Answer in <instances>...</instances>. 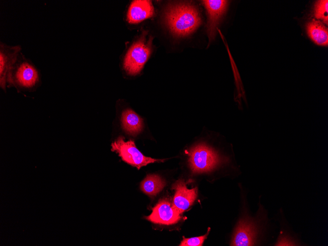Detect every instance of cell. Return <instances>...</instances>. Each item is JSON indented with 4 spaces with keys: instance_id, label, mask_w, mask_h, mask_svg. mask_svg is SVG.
<instances>
[{
    "instance_id": "obj_15",
    "label": "cell",
    "mask_w": 328,
    "mask_h": 246,
    "mask_svg": "<svg viewBox=\"0 0 328 246\" xmlns=\"http://www.w3.org/2000/svg\"><path fill=\"white\" fill-rule=\"evenodd\" d=\"M328 1L327 0H318L316 2L314 10V17L322 20L327 25L328 23Z\"/></svg>"
},
{
    "instance_id": "obj_12",
    "label": "cell",
    "mask_w": 328,
    "mask_h": 246,
    "mask_svg": "<svg viewBox=\"0 0 328 246\" xmlns=\"http://www.w3.org/2000/svg\"><path fill=\"white\" fill-rule=\"evenodd\" d=\"M306 30L309 37L316 44L321 46H328V28L321 21L312 19L307 23Z\"/></svg>"
},
{
    "instance_id": "obj_5",
    "label": "cell",
    "mask_w": 328,
    "mask_h": 246,
    "mask_svg": "<svg viewBox=\"0 0 328 246\" xmlns=\"http://www.w3.org/2000/svg\"><path fill=\"white\" fill-rule=\"evenodd\" d=\"M111 147V150L117 153L122 160L138 169L150 163L165 161V159H155L145 156L137 149L133 140L125 141L122 137H118L113 142Z\"/></svg>"
},
{
    "instance_id": "obj_9",
    "label": "cell",
    "mask_w": 328,
    "mask_h": 246,
    "mask_svg": "<svg viewBox=\"0 0 328 246\" xmlns=\"http://www.w3.org/2000/svg\"><path fill=\"white\" fill-rule=\"evenodd\" d=\"M172 189L175 190L172 204L182 214L194 202L197 196V189H188L186 183L183 180L176 181L172 185Z\"/></svg>"
},
{
    "instance_id": "obj_6",
    "label": "cell",
    "mask_w": 328,
    "mask_h": 246,
    "mask_svg": "<svg viewBox=\"0 0 328 246\" xmlns=\"http://www.w3.org/2000/svg\"><path fill=\"white\" fill-rule=\"evenodd\" d=\"M22 51L20 45H10L0 42V87L5 92L9 73Z\"/></svg>"
},
{
    "instance_id": "obj_7",
    "label": "cell",
    "mask_w": 328,
    "mask_h": 246,
    "mask_svg": "<svg viewBox=\"0 0 328 246\" xmlns=\"http://www.w3.org/2000/svg\"><path fill=\"white\" fill-rule=\"evenodd\" d=\"M202 2L206 9L208 17L207 31L210 44L215 39L217 34V27L226 11L228 1L206 0H203Z\"/></svg>"
},
{
    "instance_id": "obj_4",
    "label": "cell",
    "mask_w": 328,
    "mask_h": 246,
    "mask_svg": "<svg viewBox=\"0 0 328 246\" xmlns=\"http://www.w3.org/2000/svg\"><path fill=\"white\" fill-rule=\"evenodd\" d=\"M228 161L227 158L221 157L216 150L204 144L196 145L189 153V165L193 173L211 171Z\"/></svg>"
},
{
    "instance_id": "obj_8",
    "label": "cell",
    "mask_w": 328,
    "mask_h": 246,
    "mask_svg": "<svg viewBox=\"0 0 328 246\" xmlns=\"http://www.w3.org/2000/svg\"><path fill=\"white\" fill-rule=\"evenodd\" d=\"M182 214L167 199L160 200L153 208L152 213L145 218L155 223L170 225L181 219Z\"/></svg>"
},
{
    "instance_id": "obj_11",
    "label": "cell",
    "mask_w": 328,
    "mask_h": 246,
    "mask_svg": "<svg viewBox=\"0 0 328 246\" xmlns=\"http://www.w3.org/2000/svg\"><path fill=\"white\" fill-rule=\"evenodd\" d=\"M154 14V8L151 1L134 0L129 6L127 20L130 24H137L153 17Z\"/></svg>"
},
{
    "instance_id": "obj_14",
    "label": "cell",
    "mask_w": 328,
    "mask_h": 246,
    "mask_svg": "<svg viewBox=\"0 0 328 246\" xmlns=\"http://www.w3.org/2000/svg\"><path fill=\"white\" fill-rule=\"evenodd\" d=\"M164 181L158 175L150 174L140 183V189L149 196H154L160 192L164 187Z\"/></svg>"
},
{
    "instance_id": "obj_3",
    "label": "cell",
    "mask_w": 328,
    "mask_h": 246,
    "mask_svg": "<svg viewBox=\"0 0 328 246\" xmlns=\"http://www.w3.org/2000/svg\"><path fill=\"white\" fill-rule=\"evenodd\" d=\"M152 37L147 38V33L143 32L127 51L123 62V67L130 75L139 73L148 60L152 52Z\"/></svg>"
},
{
    "instance_id": "obj_2",
    "label": "cell",
    "mask_w": 328,
    "mask_h": 246,
    "mask_svg": "<svg viewBox=\"0 0 328 246\" xmlns=\"http://www.w3.org/2000/svg\"><path fill=\"white\" fill-rule=\"evenodd\" d=\"M41 84L39 70L21 52L9 73L7 87H13L18 92H34Z\"/></svg>"
},
{
    "instance_id": "obj_16",
    "label": "cell",
    "mask_w": 328,
    "mask_h": 246,
    "mask_svg": "<svg viewBox=\"0 0 328 246\" xmlns=\"http://www.w3.org/2000/svg\"><path fill=\"white\" fill-rule=\"evenodd\" d=\"M210 228H209L208 232L203 236L186 238L183 237V239L180 244V246H202L204 240L207 238Z\"/></svg>"
},
{
    "instance_id": "obj_13",
    "label": "cell",
    "mask_w": 328,
    "mask_h": 246,
    "mask_svg": "<svg viewBox=\"0 0 328 246\" xmlns=\"http://www.w3.org/2000/svg\"><path fill=\"white\" fill-rule=\"evenodd\" d=\"M121 121L123 128L128 133L135 135L143 128V120L134 111L127 109L122 114Z\"/></svg>"
},
{
    "instance_id": "obj_10",
    "label": "cell",
    "mask_w": 328,
    "mask_h": 246,
    "mask_svg": "<svg viewBox=\"0 0 328 246\" xmlns=\"http://www.w3.org/2000/svg\"><path fill=\"white\" fill-rule=\"evenodd\" d=\"M257 229L254 223L247 219L240 220L234 232L231 246H249L255 244Z\"/></svg>"
},
{
    "instance_id": "obj_1",
    "label": "cell",
    "mask_w": 328,
    "mask_h": 246,
    "mask_svg": "<svg viewBox=\"0 0 328 246\" xmlns=\"http://www.w3.org/2000/svg\"><path fill=\"white\" fill-rule=\"evenodd\" d=\"M164 20L173 34L178 37L190 35L201 25L197 9L188 2L172 3L166 7Z\"/></svg>"
}]
</instances>
